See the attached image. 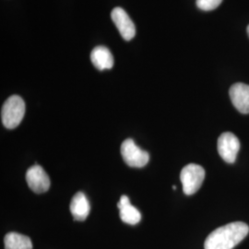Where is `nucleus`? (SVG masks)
<instances>
[{
	"label": "nucleus",
	"mask_w": 249,
	"mask_h": 249,
	"mask_svg": "<svg viewBox=\"0 0 249 249\" xmlns=\"http://www.w3.org/2000/svg\"><path fill=\"white\" fill-rule=\"evenodd\" d=\"M25 115V103L18 95H12L4 103L1 110L2 124L9 129L17 127Z\"/></svg>",
	"instance_id": "nucleus-2"
},
{
	"label": "nucleus",
	"mask_w": 249,
	"mask_h": 249,
	"mask_svg": "<svg viewBox=\"0 0 249 249\" xmlns=\"http://www.w3.org/2000/svg\"><path fill=\"white\" fill-rule=\"evenodd\" d=\"M111 18L119 33L125 41H130L136 36V27L127 13L122 8H115L112 10Z\"/></svg>",
	"instance_id": "nucleus-7"
},
{
	"label": "nucleus",
	"mask_w": 249,
	"mask_h": 249,
	"mask_svg": "<svg viewBox=\"0 0 249 249\" xmlns=\"http://www.w3.org/2000/svg\"><path fill=\"white\" fill-rule=\"evenodd\" d=\"M5 249H33V243L26 235L18 232H9L4 238Z\"/></svg>",
	"instance_id": "nucleus-12"
},
{
	"label": "nucleus",
	"mask_w": 249,
	"mask_h": 249,
	"mask_svg": "<svg viewBox=\"0 0 249 249\" xmlns=\"http://www.w3.org/2000/svg\"><path fill=\"white\" fill-rule=\"evenodd\" d=\"M70 209L75 221L82 222L86 220L90 211V205L87 196L82 192L76 193L72 197Z\"/></svg>",
	"instance_id": "nucleus-10"
},
{
	"label": "nucleus",
	"mask_w": 249,
	"mask_h": 249,
	"mask_svg": "<svg viewBox=\"0 0 249 249\" xmlns=\"http://www.w3.org/2000/svg\"><path fill=\"white\" fill-rule=\"evenodd\" d=\"M229 94L233 107L242 114H249V85L235 83L230 88Z\"/></svg>",
	"instance_id": "nucleus-8"
},
{
	"label": "nucleus",
	"mask_w": 249,
	"mask_h": 249,
	"mask_svg": "<svg viewBox=\"0 0 249 249\" xmlns=\"http://www.w3.org/2000/svg\"><path fill=\"white\" fill-rule=\"evenodd\" d=\"M248 34H249V26H248Z\"/></svg>",
	"instance_id": "nucleus-15"
},
{
	"label": "nucleus",
	"mask_w": 249,
	"mask_h": 249,
	"mask_svg": "<svg viewBox=\"0 0 249 249\" xmlns=\"http://www.w3.org/2000/svg\"><path fill=\"white\" fill-rule=\"evenodd\" d=\"M121 155L124 162L130 167L142 168L150 160V155L136 145L133 140L127 139L121 145Z\"/></svg>",
	"instance_id": "nucleus-4"
},
{
	"label": "nucleus",
	"mask_w": 249,
	"mask_h": 249,
	"mask_svg": "<svg viewBox=\"0 0 249 249\" xmlns=\"http://www.w3.org/2000/svg\"><path fill=\"white\" fill-rule=\"evenodd\" d=\"M205 179V170L196 163L186 165L180 174L183 191L186 195H193L202 186Z\"/></svg>",
	"instance_id": "nucleus-3"
},
{
	"label": "nucleus",
	"mask_w": 249,
	"mask_h": 249,
	"mask_svg": "<svg viewBox=\"0 0 249 249\" xmlns=\"http://www.w3.org/2000/svg\"><path fill=\"white\" fill-rule=\"evenodd\" d=\"M249 227L243 222L230 223L212 231L205 241V249H232L246 238Z\"/></svg>",
	"instance_id": "nucleus-1"
},
{
	"label": "nucleus",
	"mask_w": 249,
	"mask_h": 249,
	"mask_svg": "<svg viewBox=\"0 0 249 249\" xmlns=\"http://www.w3.org/2000/svg\"><path fill=\"white\" fill-rule=\"evenodd\" d=\"M117 207L119 210L120 219L124 223L130 224V225H135L141 222L142 214L137 208H135L131 205L128 196H125V195L121 196L120 200L117 204Z\"/></svg>",
	"instance_id": "nucleus-9"
},
{
	"label": "nucleus",
	"mask_w": 249,
	"mask_h": 249,
	"mask_svg": "<svg viewBox=\"0 0 249 249\" xmlns=\"http://www.w3.org/2000/svg\"><path fill=\"white\" fill-rule=\"evenodd\" d=\"M90 60L93 66L101 71L111 70L114 66V56L106 46H96L90 53Z\"/></svg>",
	"instance_id": "nucleus-11"
},
{
	"label": "nucleus",
	"mask_w": 249,
	"mask_h": 249,
	"mask_svg": "<svg viewBox=\"0 0 249 249\" xmlns=\"http://www.w3.org/2000/svg\"><path fill=\"white\" fill-rule=\"evenodd\" d=\"M173 189H177V187H176V186H173Z\"/></svg>",
	"instance_id": "nucleus-14"
},
{
	"label": "nucleus",
	"mask_w": 249,
	"mask_h": 249,
	"mask_svg": "<svg viewBox=\"0 0 249 249\" xmlns=\"http://www.w3.org/2000/svg\"><path fill=\"white\" fill-rule=\"evenodd\" d=\"M223 0H196V7L204 11H210L218 8Z\"/></svg>",
	"instance_id": "nucleus-13"
},
{
	"label": "nucleus",
	"mask_w": 249,
	"mask_h": 249,
	"mask_svg": "<svg viewBox=\"0 0 249 249\" xmlns=\"http://www.w3.org/2000/svg\"><path fill=\"white\" fill-rule=\"evenodd\" d=\"M217 147L223 160L228 163H233L240 150V142L234 134L224 132L219 137Z\"/></svg>",
	"instance_id": "nucleus-5"
},
{
	"label": "nucleus",
	"mask_w": 249,
	"mask_h": 249,
	"mask_svg": "<svg viewBox=\"0 0 249 249\" xmlns=\"http://www.w3.org/2000/svg\"><path fill=\"white\" fill-rule=\"evenodd\" d=\"M25 178L29 187L37 194L45 193L50 187L48 175L44 168L38 164H35L28 169Z\"/></svg>",
	"instance_id": "nucleus-6"
}]
</instances>
